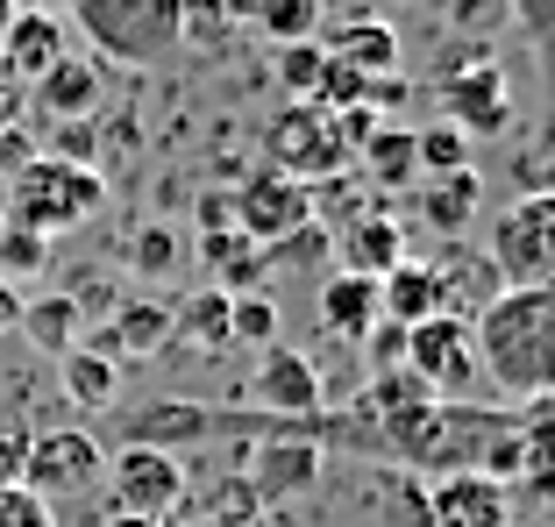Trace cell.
<instances>
[{"label": "cell", "instance_id": "20", "mask_svg": "<svg viewBox=\"0 0 555 527\" xmlns=\"http://www.w3.org/2000/svg\"><path fill=\"white\" fill-rule=\"evenodd\" d=\"M357 165H363V179L385 185V193L421 185V150H413V129H371L357 143Z\"/></svg>", "mask_w": 555, "mask_h": 527}, {"label": "cell", "instance_id": "32", "mask_svg": "<svg viewBox=\"0 0 555 527\" xmlns=\"http://www.w3.org/2000/svg\"><path fill=\"white\" fill-rule=\"evenodd\" d=\"M520 478L534 485V492L555 499V421H541V428H527V449H520Z\"/></svg>", "mask_w": 555, "mask_h": 527}, {"label": "cell", "instance_id": "38", "mask_svg": "<svg viewBox=\"0 0 555 527\" xmlns=\"http://www.w3.org/2000/svg\"><path fill=\"white\" fill-rule=\"evenodd\" d=\"M506 15V0H463L456 8V22H499Z\"/></svg>", "mask_w": 555, "mask_h": 527}, {"label": "cell", "instance_id": "37", "mask_svg": "<svg viewBox=\"0 0 555 527\" xmlns=\"http://www.w3.org/2000/svg\"><path fill=\"white\" fill-rule=\"evenodd\" d=\"M8 329H22V285L0 279V335H8Z\"/></svg>", "mask_w": 555, "mask_h": 527}, {"label": "cell", "instance_id": "1", "mask_svg": "<svg viewBox=\"0 0 555 527\" xmlns=\"http://www.w3.org/2000/svg\"><path fill=\"white\" fill-rule=\"evenodd\" d=\"M477 378L506 399H555V293L548 285H499L470 313Z\"/></svg>", "mask_w": 555, "mask_h": 527}, {"label": "cell", "instance_id": "24", "mask_svg": "<svg viewBox=\"0 0 555 527\" xmlns=\"http://www.w3.org/2000/svg\"><path fill=\"white\" fill-rule=\"evenodd\" d=\"M22 329H29L36 349L65 357V349H79L86 313H79V299H72V293H43V299H22Z\"/></svg>", "mask_w": 555, "mask_h": 527}, {"label": "cell", "instance_id": "30", "mask_svg": "<svg viewBox=\"0 0 555 527\" xmlns=\"http://www.w3.org/2000/svg\"><path fill=\"white\" fill-rule=\"evenodd\" d=\"M43 264H50V243H43V235L15 229V221H8V229H0V279H8V285L36 279V271H43Z\"/></svg>", "mask_w": 555, "mask_h": 527}, {"label": "cell", "instance_id": "16", "mask_svg": "<svg viewBox=\"0 0 555 527\" xmlns=\"http://www.w3.org/2000/svg\"><path fill=\"white\" fill-rule=\"evenodd\" d=\"M377 313L399 321V329H413V321H427V313H456V307H449V279H441V264L399 257L392 271L377 279Z\"/></svg>", "mask_w": 555, "mask_h": 527}, {"label": "cell", "instance_id": "18", "mask_svg": "<svg viewBox=\"0 0 555 527\" xmlns=\"http://www.w3.org/2000/svg\"><path fill=\"white\" fill-rule=\"evenodd\" d=\"M321 57H327V65H343L349 79L371 86V79H385V72L399 65V36L385 29V22H349V29H335L321 43Z\"/></svg>", "mask_w": 555, "mask_h": 527}, {"label": "cell", "instance_id": "15", "mask_svg": "<svg viewBox=\"0 0 555 527\" xmlns=\"http://www.w3.org/2000/svg\"><path fill=\"white\" fill-rule=\"evenodd\" d=\"M57 57H72L65 50V22L50 15V8H15V22H8V36H0V72L36 86Z\"/></svg>", "mask_w": 555, "mask_h": 527}, {"label": "cell", "instance_id": "39", "mask_svg": "<svg viewBox=\"0 0 555 527\" xmlns=\"http://www.w3.org/2000/svg\"><path fill=\"white\" fill-rule=\"evenodd\" d=\"M506 8H520L534 29H555V0H506Z\"/></svg>", "mask_w": 555, "mask_h": 527}, {"label": "cell", "instance_id": "12", "mask_svg": "<svg viewBox=\"0 0 555 527\" xmlns=\"http://www.w3.org/2000/svg\"><path fill=\"white\" fill-rule=\"evenodd\" d=\"M243 485H249V499H257V506H293L299 492H313V485H321V449L299 442V435L285 428L278 442H263L257 457L243 463Z\"/></svg>", "mask_w": 555, "mask_h": 527}, {"label": "cell", "instance_id": "31", "mask_svg": "<svg viewBox=\"0 0 555 527\" xmlns=\"http://www.w3.org/2000/svg\"><path fill=\"white\" fill-rule=\"evenodd\" d=\"M313 22H321V0H271L263 8V29L278 43H313Z\"/></svg>", "mask_w": 555, "mask_h": 527}, {"label": "cell", "instance_id": "40", "mask_svg": "<svg viewBox=\"0 0 555 527\" xmlns=\"http://www.w3.org/2000/svg\"><path fill=\"white\" fill-rule=\"evenodd\" d=\"M8 22H15V0H0V36H8Z\"/></svg>", "mask_w": 555, "mask_h": 527}, {"label": "cell", "instance_id": "4", "mask_svg": "<svg viewBox=\"0 0 555 527\" xmlns=\"http://www.w3.org/2000/svg\"><path fill=\"white\" fill-rule=\"evenodd\" d=\"M491 279L499 285H548L555 293V193H520L491 221Z\"/></svg>", "mask_w": 555, "mask_h": 527}, {"label": "cell", "instance_id": "2", "mask_svg": "<svg viewBox=\"0 0 555 527\" xmlns=\"http://www.w3.org/2000/svg\"><path fill=\"white\" fill-rule=\"evenodd\" d=\"M100 200H107V179L93 165H65V157L43 150L8 179V221L50 243L57 229H79L86 215H100Z\"/></svg>", "mask_w": 555, "mask_h": 527}, {"label": "cell", "instance_id": "21", "mask_svg": "<svg viewBox=\"0 0 555 527\" xmlns=\"http://www.w3.org/2000/svg\"><path fill=\"white\" fill-rule=\"evenodd\" d=\"M399 257H406V235L392 215H363L343 229V271H357V279H385Z\"/></svg>", "mask_w": 555, "mask_h": 527}, {"label": "cell", "instance_id": "33", "mask_svg": "<svg viewBox=\"0 0 555 527\" xmlns=\"http://www.w3.org/2000/svg\"><path fill=\"white\" fill-rule=\"evenodd\" d=\"M278 79L293 86V93H313V100H321V79H327L321 43H285V57H278Z\"/></svg>", "mask_w": 555, "mask_h": 527}, {"label": "cell", "instance_id": "9", "mask_svg": "<svg viewBox=\"0 0 555 527\" xmlns=\"http://www.w3.org/2000/svg\"><path fill=\"white\" fill-rule=\"evenodd\" d=\"M229 215H235V235H243L249 249L257 243H285V235H307L313 193L293 185V179H278V171H263V179H243L229 193Z\"/></svg>", "mask_w": 555, "mask_h": 527}, {"label": "cell", "instance_id": "19", "mask_svg": "<svg viewBox=\"0 0 555 527\" xmlns=\"http://www.w3.org/2000/svg\"><path fill=\"white\" fill-rule=\"evenodd\" d=\"M321 321L335 343H363L377 329V279H357V271H335L321 285Z\"/></svg>", "mask_w": 555, "mask_h": 527}, {"label": "cell", "instance_id": "14", "mask_svg": "<svg viewBox=\"0 0 555 527\" xmlns=\"http://www.w3.org/2000/svg\"><path fill=\"white\" fill-rule=\"evenodd\" d=\"M249 393H257V407L285 413V421H313L321 413V371H313L299 349H257V378H249Z\"/></svg>", "mask_w": 555, "mask_h": 527}, {"label": "cell", "instance_id": "23", "mask_svg": "<svg viewBox=\"0 0 555 527\" xmlns=\"http://www.w3.org/2000/svg\"><path fill=\"white\" fill-rule=\"evenodd\" d=\"M477 200H485V185H477V171H441V179L421 185V215L435 235H463L477 221Z\"/></svg>", "mask_w": 555, "mask_h": 527}, {"label": "cell", "instance_id": "13", "mask_svg": "<svg viewBox=\"0 0 555 527\" xmlns=\"http://www.w3.org/2000/svg\"><path fill=\"white\" fill-rule=\"evenodd\" d=\"M427 527H506L513 506H506V485L485 478V471H441L427 485Z\"/></svg>", "mask_w": 555, "mask_h": 527}, {"label": "cell", "instance_id": "28", "mask_svg": "<svg viewBox=\"0 0 555 527\" xmlns=\"http://www.w3.org/2000/svg\"><path fill=\"white\" fill-rule=\"evenodd\" d=\"M278 343V307L257 293H229V349H271Z\"/></svg>", "mask_w": 555, "mask_h": 527}, {"label": "cell", "instance_id": "34", "mask_svg": "<svg viewBox=\"0 0 555 527\" xmlns=\"http://www.w3.org/2000/svg\"><path fill=\"white\" fill-rule=\"evenodd\" d=\"M0 527H57V513L29 485H0Z\"/></svg>", "mask_w": 555, "mask_h": 527}, {"label": "cell", "instance_id": "35", "mask_svg": "<svg viewBox=\"0 0 555 527\" xmlns=\"http://www.w3.org/2000/svg\"><path fill=\"white\" fill-rule=\"evenodd\" d=\"M363 343H371L377 378H385V371H399V357H406V329H399V321H385V313H377V329L363 335Z\"/></svg>", "mask_w": 555, "mask_h": 527}, {"label": "cell", "instance_id": "3", "mask_svg": "<svg viewBox=\"0 0 555 527\" xmlns=\"http://www.w3.org/2000/svg\"><path fill=\"white\" fill-rule=\"evenodd\" d=\"M79 29L93 36L100 57L115 65H164L185 43V0H72Z\"/></svg>", "mask_w": 555, "mask_h": 527}, {"label": "cell", "instance_id": "36", "mask_svg": "<svg viewBox=\"0 0 555 527\" xmlns=\"http://www.w3.org/2000/svg\"><path fill=\"white\" fill-rule=\"evenodd\" d=\"M22 457H29V435L0 428V485H22Z\"/></svg>", "mask_w": 555, "mask_h": 527}, {"label": "cell", "instance_id": "43", "mask_svg": "<svg viewBox=\"0 0 555 527\" xmlns=\"http://www.w3.org/2000/svg\"><path fill=\"white\" fill-rule=\"evenodd\" d=\"M249 527H285V520H249Z\"/></svg>", "mask_w": 555, "mask_h": 527}, {"label": "cell", "instance_id": "17", "mask_svg": "<svg viewBox=\"0 0 555 527\" xmlns=\"http://www.w3.org/2000/svg\"><path fill=\"white\" fill-rule=\"evenodd\" d=\"M36 107L50 121H93L100 107V65L93 57H57V65L36 79Z\"/></svg>", "mask_w": 555, "mask_h": 527}, {"label": "cell", "instance_id": "5", "mask_svg": "<svg viewBox=\"0 0 555 527\" xmlns=\"http://www.w3.org/2000/svg\"><path fill=\"white\" fill-rule=\"evenodd\" d=\"M263 157H271L278 179L293 185H321L335 179V171L349 165V143H343V121L327 115V107H307V100H293L285 115L263 129Z\"/></svg>", "mask_w": 555, "mask_h": 527}, {"label": "cell", "instance_id": "10", "mask_svg": "<svg viewBox=\"0 0 555 527\" xmlns=\"http://www.w3.org/2000/svg\"><path fill=\"white\" fill-rule=\"evenodd\" d=\"M441 115H449V129H463V136H499L513 121V86H506V72L491 65V57L449 72V79H441Z\"/></svg>", "mask_w": 555, "mask_h": 527}, {"label": "cell", "instance_id": "7", "mask_svg": "<svg viewBox=\"0 0 555 527\" xmlns=\"http://www.w3.org/2000/svg\"><path fill=\"white\" fill-rule=\"evenodd\" d=\"M406 378H421L435 399H463L477 385V343H470V313H427L406 329Z\"/></svg>", "mask_w": 555, "mask_h": 527}, {"label": "cell", "instance_id": "25", "mask_svg": "<svg viewBox=\"0 0 555 527\" xmlns=\"http://www.w3.org/2000/svg\"><path fill=\"white\" fill-rule=\"evenodd\" d=\"M57 378H65V399H72V407L107 413V407H115V393H121V363L93 357V349H65V357H57Z\"/></svg>", "mask_w": 555, "mask_h": 527}, {"label": "cell", "instance_id": "11", "mask_svg": "<svg viewBox=\"0 0 555 527\" xmlns=\"http://www.w3.org/2000/svg\"><path fill=\"white\" fill-rule=\"evenodd\" d=\"M164 343H171V307H164V299H143V293H129L93 335H79V349H93V357H107V363H143V357H157Z\"/></svg>", "mask_w": 555, "mask_h": 527}, {"label": "cell", "instance_id": "26", "mask_svg": "<svg viewBox=\"0 0 555 527\" xmlns=\"http://www.w3.org/2000/svg\"><path fill=\"white\" fill-rule=\"evenodd\" d=\"M171 335L199 343L207 357H214V349H229V293H221V285H207V293H193L185 307H171Z\"/></svg>", "mask_w": 555, "mask_h": 527}, {"label": "cell", "instance_id": "29", "mask_svg": "<svg viewBox=\"0 0 555 527\" xmlns=\"http://www.w3.org/2000/svg\"><path fill=\"white\" fill-rule=\"evenodd\" d=\"M179 257H185V243L164 221H143V229L129 235V264L143 271V279H164V271H179Z\"/></svg>", "mask_w": 555, "mask_h": 527}, {"label": "cell", "instance_id": "8", "mask_svg": "<svg viewBox=\"0 0 555 527\" xmlns=\"http://www.w3.org/2000/svg\"><path fill=\"white\" fill-rule=\"evenodd\" d=\"M107 471V449L93 442L86 428H50V435H29V457H22V485L36 499H72Z\"/></svg>", "mask_w": 555, "mask_h": 527}, {"label": "cell", "instance_id": "42", "mask_svg": "<svg viewBox=\"0 0 555 527\" xmlns=\"http://www.w3.org/2000/svg\"><path fill=\"white\" fill-rule=\"evenodd\" d=\"M199 527H229V520H214V513H207V520H199Z\"/></svg>", "mask_w": 555, "mask_h": 527}, {"label": "cell", "instance_id": "6", "mask_svg": "<svg viewBox=\"0 0 555 527\" xmlns=\"http://www.w3.org/2000/svg\"><path fill=\"white\" fill-rule=\"evenodd\" d=\"M100 478H107V506H115V520H171V513L185 506V463L164 457V449L121 442Z\"/></svg>", "mask_w": 555, "mask_h": 527}, {"label": "cell", "instance_id": "22", "mask_svg": "<svg viewBox=\"0 0 555 527\" xmlns=\"http://www.w3.org/2000/svg\"><path fill=\"white\" fill-rule=\"evenodd\" d=\"M129 421V442H143V449H164V457H179V442H199V435L214 428L199 407H185V399H157V407H143V413H121Z\"/></svg>", "mask_w": 555, "mask_h": 527}, {"label": "cell", "instance_id": "27", "mask_svg": "<svg viewBox=\"0 0 555 527\" xmlns=\"http://www.w3.org/2000/svg\"><path fill=\"white\" fill-rule=\"evenodd\" d=\"M413 150H421V179H441V171H470V136L449 129V121H427V129H413Z\"/></svg>", "mask_w": 555, "mask_h": 527}, {"label": "cell", "instance_id": "41", "mask_svg": "<svg viewBox=\"0 0 555 527\" xmlns=\"http://www.w3.org/2000/svg\"><path fill=\"white\" fill-rule=\"evenodd\" d=\"M115 527H171V520H115Z\"/></svg>", "mask_w": 555, "mask_h": 527}]
</instances>
